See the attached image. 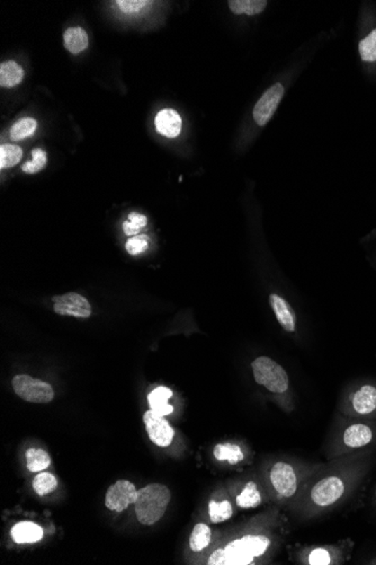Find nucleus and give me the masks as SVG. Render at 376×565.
<instances>
[{
	"instance_id": "1",
	"label": "nucleus",
	"mask_w": 376,
	"mask_h": 565,
	"mask_svg": "<svg viewBox=\"0 0 376 565\" xmlns=\"http://www.w3.org/2000/svg\"><path fill=\"white\" fill-rule=\"evenodd\" d=\"M271 546V540L262 535H247L243 538L229 543L224 548H219L208 559L210 565H247L254 562L255 557L265 554Z\"/></svg>"
},
{
	"instance_id": "2",
	"label": "nucleus",
	"mask_w": 376,
	"mask_h": 565,
	"mask_svg": "<svg viewBox=\"0 0 376 565\" xmlns=\"http://www.w3.org/2000/svg\"><path fill=\"white\" fill-rule=\"evenodd\" d=\"M170 499L169 488L159 483H152L137 490V501L134 503L137 520L146 526L157 523L165 514Z\"/></svg>"
},
{
	"instance_id": "3",
	"label": "nucleus",
	"mask_w": 376,
	"mask_h": 565,
	"mask_svg": "<svg viewBox=\"0 0 376 565\" xmlns=\"http://www.w3.org/2000/svg\"><path fill=\"white\" fill-rule=\"evenodd\" d=\"M257 384L264 386L271 393H284L288 391L290 380L282 365L271 358L258 357L251 363Z\"/></svg>"
},
{
	"instance_id": "4",
	"label": "nucleus",
	"mask_w": 376,
	"mask_h": 565,
	"mask_svg": "<svg viewBox=\"0 0 376 565\" xmlns=\"http://www.w3.org/2000/svg\"><path fill=\"white\" fill-rule=\"evenodd\" d=\"M12 385L16 395L26 402L44 404L51 402L55 397V391L49 384L27 375L15 376Z\"/></svg>"
},
{
	"instance_id": "5",
	"label": "nucleus",
	"mask_w": 376,
	"mask_h": 565,
	"mask_svg": "<svg viewBox=\"0 0 376 565\" xmlns=\"http://www.w3.org/2000/svg\"><path fill=\"white\" fill-rule=\"evenodd\" d=\"M137 498V490L133 483L126 480L117 481L106 492V508L122 512L128 505L135 503Z\"/></svg>"
},
{
	"instance_id": "6",
	"label": "nucleus",
	"mask_w": 376,
	"mask_h": 565,
	"mask_svg": "<svg viewBox=\"0 0 376 565\" xmlns=\"http://www.w3.org/2000/svg\"><path fill=\"white\" fill-rule=\"evenodd\" d=\"M143 422L146 424V430L149 438L154 445L159 447H168L174 439V429L171 428L168 421L154 410H149L143 415Z\"/></svg>"
},
{
	"instance_id": "7",
	"label": "nucleus",
	"mask_w": 376,
	"mask_h": 565,
	"mask_svg": "<svg viewBox=\"0 0 376 565\" xmlns=\"http://www.w3.org/2000/svg\"><path fill=\"white\" fill-rule=\"evenodd\" d=\"M53 311L61 316L88 318L91 315V306L88 300L77 292H68L53 298Z\"/></svg>"
},
{
	"instance_id": "8",
	"label": "nucleus",
	"mask_w": 376,
	"mask_h": 565,
	"mask_svg": "<svg viewBox=\"0 0 376 565\" xmlns=\"http://www.w3.org/2000/svg\"><path fill=\"white\" fill-rule=\"evenodd\" d=\"M345 492V484L337 476L325 477L316 483L311 491V499L319 507H329L336 503Z\"/></svg>"
},
{
	"instance_id": "9",
	"label": "nucleus",
	"mask_w": 376,
	"mask_h": 565,
	"mask_svg": "<svg viewBox=\"0 0 376 565\" xmlns=\"http://www.w3.org/2000/svg\"><path fill=\"white\" fill-rule=\"evenodd\" d=\"M271 484L277 493L284 498L293 497L297 490V477L290 464L278 462L274 464L269 474Z\"/></svg>"
},
{
	"instance_id": "10",
	"label": "nucleus",
	"mask_w": 376,
	"mask_h": 565,
	"mask_svg": "<svg viewBox=\"0 0 376 565\" xmlns=\"http://www.w3.org/2000/svg\"><path fill=\"white\" fill-rule=\"evenodd\" d=\"M283 95L284 87L281 84H275L257 102L254 109V119L258 126H266L268 121L271 120L282 100Z\"/></svg>"
},
{
	"instance_id": "11",
	"label": "nucleus",
	"mask_w": 376,
	"mask_h": 565,
	"mask_svg": "<svg viewBox=\"0 0 376 565\" xmlns=\"http://www.w3.org/2000/svg\"><path fill=\"white\" fill-rule=\"evenodd\" d=\"M269 303L281 326L290 333L295 332L297 316L288 301L277 294H271L269 296Z\"/></svg>"
},
{
	"instance_id": "12",
	"label": "nucleus",
	"mask_w": 376,
	"mask_h": 565,
	"mask_svg": "<svg viewBox=\"0 0 376 565\" xmlns=\"http://www.w3.org/2000/svg\"><path fill=\"white\" fill-rule=\"evenodd\" d=\"M156 129L160 134L167 138H176L182 130V119L178 112L166 109L160 111L154 120Z\"/></svg>"
},
{
	"instance_id": "13",
	"label": "nucleus",
	"mask_w": 376,
	"mask_h": 565,
	"mask_svg": "<svg viewBox=\"0 0 376 565\" xmlns=\"http://www.w3.org/2000/svg\"><path fill=\"white\" fill-rule=\"evenodd\" d=\"M344 443L349 448H361L373 439V431L370 427L362 423L351 424L344 432Z\"/></svg>"
},
{
	"instance_id": "14",
	"label": "nucleus",
	"mask_w": 376,
	"mask_h": 565,
	"mask_svg": "<svg viewBox=\"0 0 376 565\" xmlns=\"http://www.w3.org/2000/svg\"><path fill=\"white\" fill-rule=\"evenodd\" d=\"M355 412L362 415L372 413L376 410V387L364 385L357 389L351 400Z\"/></svg>"
},
{
	"instance_id": "15",
	"label": "nucleus",
	"mask_w": 376,
	"mask_h": 565,
	"mask_svg": "<svg viewBox=\"0 0 376 565\" xmlns=\"http://www.w3.org/2000/svg\"><path fill=\"white\" fill-rule=\"evenodd\" d=\"M11 536L18 544H32L42 540L43 529L31 521H20L13 527Z\"/></svg>"
},
{
	"instance_id": "16",
	"label": "nucleus",
	"mask_w": 376,
	"mask_h": 565,
	"mask_svg": "<svg viewBox=\"0 0 376 565\" xmlns=\"http://www.w3.org/2000/svg\"><path fill=\"white\" fill-rule=\"evenodd\" d=\"M63 42L70 53L79 55L80 52L85 51L88 48V34L81 27H70L65 32Z\"/></svg>"
},
{
	"instance_id": "17",
	"label": "nucleus",
	"mask_w": 376,
	"mask_h": 565,
	"mask_svg": "<svg viewBox=\"0 0 376 565\" xmlns=\"http://www.w3.org/2000/svg\"><path fill=\"white\" fill-rule=\"evenodd\" d=\"M25 76L23 68L15 61H6L0 66V86L4 89H13L22 83Z\"/></svg>"
},
{
	"instance_id": "18",
	"label": "nucleus",
	"mask_w": 376,
	"mask_h": 565,
	"mask_svg": "<svg viewBox=\"0 0 376 565\" xmlns=\"http://www.w3.org/2000/svg\"><path fill=\"white\" fill-rule=\"evenodd\" d=\"M173 396V391L167 387H158L149 394L148 401L150 408L160 415H169L174 411V408L168 403L169 398Z\"/></svg>"
},
{
	"instance_id": "19",
	"label": "nucleus",
	"mask_w": 376,
	"mask_h": 565,
	"mask_svg": "<svg viewBox=\"0 0 376 565\" xmlns=\"http://www.w3.org/2000/svg\"><path fill=\"white\" fill-rule=\"evenodd\" d=\"M214 458L220 462H227L230 465H237L243 460V453L239 446L234 443H220L213 449Z\"/></svg>"
},
{
	"instance_id": "20",
	"label": "nucleus",
	"mask_w": 376,
	"mask_h": 565,
	"mask_svg": "<svg viewBox=\"0 0 376 565\" xmlns=\"http://www.w3.org/2000/svg\"><path fill=\"white\" fill-rule=\"evenodd\" d=\"M228 4L232 13L236 15L260 14L267 6L266 0H230Z\"/></svg>"
},
{
	"instance_id": "21",
	"label": "nucleus",
	"mask_w": 376,
	"mask_h": 565,
	"mask_svg": "<svg viewBox=\"0 0 376 565\" xmlns=\"http://www.w3.org/2000/svg\"><path fill=\"white\" fill-rule=\"evenodd\" d=\"M25 456L27 469L33 473L44 471L51 464L50 455L43 449L29 448L26 451Z\"/></svg>"
},
{
	"instance_id": "22",
	"label": "nucleus",
	"mask_w": 376,
	"mask_h": 565,
	"mask_svg": "<svg viewBox=\"0 0 376 565\" xmlns=\"http://www.w3.org/2000/svg\"><path fill=\"white\" fill-rule=\"evenodd\" d=\"M212 540V531L206 524H197L192 531L189 538V546L192 551L201 552L210 545Z\"/></svg>"
},
{
	"instance_id": "23",
	"label": "nucleus",
	"mask_w": 376,
	"mask_h": 565,
	"mask_svg": "<svg viewBox=\"0 0 376 565\" xmlns=\"http://www.w3.org/2000/svg\"><path fill=\"white\" fill-rule=\"evenodd\" d=\"M262 503V494L254 482L247 483L237 497V505L241 509H254Z\"/></svg>"
},
{
	"instance_id": "24",
	"label": "nucleus",
	"mask_w": 376,
	"mask_h": 565,
	"mask_svg": "<svg viewBox=\"0 0 376 565\" xmlns=\"http://www.w3.org/2000/svg\"><path fill=\"white\" fill-rule=\"evenodd\" d=\"M208 514H210L212 523H223V521L230 519L234 514V509L229 501L217 502L212 500L211 502L208 503Z\"/></svg>"
},
{
	"instance_id": "25",
	"label": "nucleus",
	"mask_w": 376,
	"mask_h": 565,
	"mask_svg": "<svg viewBox=\"0 0 376 565\" xmlns=\"http://www.w3.org/2000/svg\"><path fill=\"white\" fill-rule=\"evenodd\" d=\"M23 157V152L20 147L14 145H3L0 147V169H11L18 165Z\"/></svg>"
},
{
	"instance_id": "26",
	"label": "nucleus",
	"mask_w": 376,
	"mask_h": 565,
	"mask_svg": "<svg viewBox=\"0 0 376 565\" xmlns=\"http://www.w3.org/2000/svg\"><path fill=\"white\" fill-rule=\"evenodd\" d=\"M37 123L32 117H25L22 120L18 121L11 129V138L14 141L23 140L25 138L31 137L36 130Z\"/></svg>"
},
{
	"instance_id": "27",
	"label": "nucleus",
	"mask_w": 376,
	"mask_h": 565,
	"mask_svg": "<svg viewBox=\"0 0 376 565\" xmlns=\"http://www.w3.org/2000/svg\"><path fill=\"white\" fill-rule=\"evenodd\" d=\"M57 479L51 473H40L33 480V488L41 497L52 493L57 488Z\"/></svg>"
},
{
	"instance_id": "28",
	"label": "nucleus",
	"mask_w": 376,
	"mask_h": 565,
	"mask_svg": "<svg viewBox=\"0 0 376 565\" xmlns=\"http://www.w3.org/2000/svg\"><path fill=\"white\" fill-rule=\"evenodd\" d=\"M32 157H33V160L31 162H26L23 167H22L26 174H35V173H39L46 167V152L43 149H33L32 150Z\"/></svg>"
},
{
	"instance_id": "29",
	"label": "nucleus",
	"mask_w": 376,
	"mask_h": 565,
	"mask_svg": "<svg viewBox=\"0 0 376 565\" xmlns=\"http://www.w3.org/2000/svg\"><path fill=\"white\" fill-rule=\"evenodd\" d=\"M359 53L363 60L376 61V29L359 43Z\"/></svg>"
},
{
	"instance_id": "30",
	"label": "nucleus",
	"mask_w": 376,
	"mask_h": 565,
	"mask_svg": "<svg viewBox=\"0 0 376 565\" xmlns=\"http://www.w3.org/2000/svg\"><path fill=\"white\" fill-rule=\"evenodd\" d=\"M117 6L128 15L137 14L143 9L152 5V1L147 0H117Z\"/></svg>"
},
{
	"instance_id": "31",
	"label": "nucleus",
	"mask_w": 376,
	"mask_h": 565,
	"mask_svg": "<svg viewBox=\"0 0 376 565\" xmlns=\"http://www.w3.org/2000/svg\"><path fill=\"white\" fill-rule=\"evenodd\" d=\"M149 242L146 235H141L137 238H130L126 242V249L128 254L139 255L148 249Z\"/></svg>"
},
{
	"instance_id": "32",
	"label": "nucleus",
	"mask_w": 376,
	"mask_h": 565,
	"mask_svg": "<svg viewBox=\"0 0 376 565\" xmlns=\"http://www.w3.org/2000/svg\"><path fill=\"white\" fill-rule=\"evenodd\" d=\"M309 564L311 565H328L331 564L330 553L325 548H316L311 552L309 557Z\"/></svg>"
},
{
	"instance_id": "33",
	"label": "nucleus",
	"mask_w": 376,
	"mask_h": 565,
	"mask_svg": "<svg viewBox=\"0 0 376 565\" xmlns=\"http://www.w3.org/2000/svg\"><path fill=\"white\" fill-rule=\"evenodd\" d=\"M128 221H131L134 226H137L140 229L146 227L147 223H148V219H147L146 216L137 214V212H131V214H128Z\"/></svg>"
},
{
	"instance_id": "34",
	"label": "nucleus",
	"mask_w": 376,
	"mask_h": 565,
	"mask_svg": "<svg viewBox=\"0 0 376 565\" xmlns=\"http://www.w3.org/2000/svg\"><path fill=\"white\" fill-rule=\"evenodd\" d=\"M123 229H124V233H126V235H128V236L137 235L140 231L139 227L134 226L131 221H124V223H123Z\"/></svg>"
},
{
	"instance_id": "35",
	"label": "nucleus",
	"mask_w": 376,
	"mask_h": 565,
	"mask_svg": "<svg viewBox=\"0 0 376 565\" xmlns=\"http://www.w3.org/2000/svg\"><path fill=\"white\" fill-rule=\"evenodd\" d=\"M375 497H376V491H375Z\"/></svg>"
}]
</instances>
